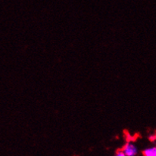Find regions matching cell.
I'll return each instance as SVG.
<instances>
[{"instance_id":"3","label":"cell","mask_w":156,"mask_h":156,"mask_svg":"<svg viewBox=\"0 0 156 156\" xmlns=\"http://www.w3.org/2000/svg\"><path fill=\"white\" fill-rule=\"evenodd\" d=\"M114 156H127V155H126L124 154V152L121 150V151H119V152H117Z\"/></svg>"},{"instance_id":"2","label":"cell","mask_w":156,"mask_h":156,"mask_svg":"<svg viewBox=\"0 0 156 156\" xmlns=\"http://www.w3.org/2000/svg\"><path fill=\"white\" fill-rule=\"evenodd\" d=\"M143 156H156V146H152L143 151Z\"/></svg>"},{"instance_id":"1","label":"cell","mask_w":156,"mask_h":156,"mask_svg":"<svg viewBox=\"0 0 156 156\" xmlns=\"http://www.w3.org/2000/svg\"><path fill=\"white\" fill-rule=\"evenodd\" d=\"M122 151L127 156H136L138 154V149L133 143H127L124 146Z\"/></svg>"}]
</instances>
